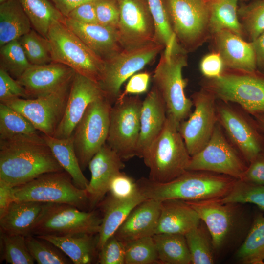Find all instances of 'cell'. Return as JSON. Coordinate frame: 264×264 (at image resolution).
Masks as SVG:
<instances>
[{"mask_svg":"<svg viewBox=\"0 0 264 264\" xmlns=\"http://www.w3.org/2000/svg\"><path fill=\"white\" fill-rule=\"evenodd\" d=\"M0 68L16 80L32 65L18 40L0 47Z\"/></svg>","mask_w":264,"mask_h":264,"instance_id":"cell-42","label":"cell"},{"mask_svg":"<svg viewBox=\"0 0 264 264\" xmlns=\"http://www.w3.org/2000/svg\"><path fill=\"white\" fill-rule=\"evenodd\" d=\"M201 220L197 212L185 201L167 199L161 201L155 234L185 235L198 226Z\"/></svg>","mask_w":264,"mask_h":264,"instance_id":"cell-27","label":"cell"},{"mask_svg":"<svg viewBox=\"0 0 264 264\" xmlns=\"http://www.w3.org/2000/svg\"><path fill=\"white\" fill-rule=\"evenodd\" d=\"M15 201L68 204L90 211L86 190L77 188L65 170L44 174L13 187Z\"/></svg>","mask_w":264,"mask_h":264,"instance_id":"cell-8","label":"cell"},{"mask_svg":"<svg viewBox=\"0 0 264 264\" xmlns=\"http://www.w3.org/2000/svg\"><path fill=\"white\" fill-rule=\"evenodd\" d=\"M215 51L220 55L225 69L252 72L257 70L253 43L233 32L222 30L212 35Z\"/></svg>","mask_w":264,"mask_h":264,"instance_id":"cell-21","label":"cell"},{"mask_svg":"<svg viewBox=\"0 0 264 264\" xmlns=\"http://www.w3.org/2000/svg\"><path fill=\"white\" fill-rule=\"evenodd\" d=\"M155 28V40L165 49L172 48L176 42L162 0H147Z\"/></svg>","mask_w":264,"mask_h":264,"instance_id":"cell-44","label":"cell"},{"mask_svg":"<svg viewBox=\"0 0 264 264\" xmlns=\"http://www.w3.org/2000/svg\"><path fill=\"white\" fill-rule=\"evenodd\" d=\"M153 237L159 262L167 264H192L184 235L161 233L155 234Z\"/></svg>","mask_w":264,"mask_h":264,"instance_id":"cell-33","label":"cell"},{"mask_svg":"<svg viewBox=\"0 0 264 264\" xmlns=\"http://www.w3.org/2000/svg\"><path fill=\"white\" fill-rule=\"evenodd\" d=\"M107 195L97 207L102 213V221L98 233V250L110 237L115 234L132 210L147 199L140 193L134 197L125 200H118Z\"/></svg>","mask_w":264,"mask_h":264,"instance_id":"cell-28","label":"cell"},{"mask_svg":"<svg viewBox=\"0 0 264 264\" xmlns=\"http://www.w3.org/2000/svg\"><path fill=\"white\" fill-rule=\"evenodd\" d=\"M161 201L146 199L130 213L114 234L123 243L155 234Z\"/></svg>","mask_w":264,"mask_h":264,"instance_id":"cell-24","label":"cell"},{"mask_svg":"<svg viewBox=\"0 0 264 264\" xmlns=\"http://www.w3.org/2000/svg\"><path fill=\"white\" fill-rule=\"evenodd\" d=\"M163 49V45L154 41L139 47L123 49L105 61L104 73L99 85L112 105L121 94L123 83L151 63Z\"/></svg>","mask_w":264,"mask_h":264,"instance_id":"cell-13","label":"cell"},{"mask_svg":"<svg viewBox=\"0 0 264 264\" xmlns=\"http://www.w3.org/2000/svg\"><path fill=\"white\" fill-rule=\"evenodd\" d=\"M112 105L105 97L92 102L74 128L72 136L82 171L106 143Z\"/></svg>","mask_w":264,"mask_h":264,"instance_id":"cell-11","label":"cell"},{"mask_svg":"<svg viewBox=\"0 0 264 264\" xmlns=\"http://www.w3.org/2000/svg\"><path fill=\"white\" fill-rule=\"evenodd\" d=\"M120 10L117 32L123 49L156 41L155 28L147 0H116Z\"/></svg>","mask_w":264,"mask_h":264,"instance_id":"cell-17","label":"cell"},{"mask_svg":"<svg viewBox=\"0 0 264 264\" xmlns=\"http://www.w3.org/2000/svg\"><path fill=\"white\" fill-rule=\"evenodd\" d=\"M18 98L27 99L23 88L17 80L0 68V102Z\"/></svg>","mask_w":264,"mask_h":264,"instance_id":"cell-49","label":"cell"},{"mask_svg":"<svg viewBox=\"0 0 264 264\" xmlns=\"http://www.w3.org/2000/svg\"><path fill=\"white\" fill-rule=\"evenodd\" d=\"M187 54L176 41L171 49L164 50L153 76V85L165 102L167 114L179 123L189 117L193 106L185 94L187 80L182 75L187 66Z\"/></svg>","mask_w":264,"mask_h":264,"instance_id":"cell-4","label":"cell"},{"mask_svg":"<svg viewBox=\"0 0 264 264\" xmlns=\"http://www.w3.org/2000/svg\"><path fill=\"white\" fill-rule=\"evenodd\" d=\"M42 134L60 165L72 177L74 185L79 189L86 190L89 181L80 166L72 135L66 138H58Z\"/></svg>","mask_w":264,"mask_h":264,"instance_id":"cell-31","label":"cell"},{"mask_svg":"<svg viewBox=\"0 0 264 264\" xmlns=\"http://www.w3.org/2000/svg\"><path fill=\"white\" fill-rule=\"evenodd\" d=\"M139 193L137 181L120 171L112 178L107 194L115 199L125 200L134 197Z\"/></svg>","mask_w":264,"mask_h":264,"instance_id":"cell-46","label":"cell"},{"mask_svg":"<svg viewBox=\"0 0 264 264\" xmlns=\"http://www.w3.org/2000/svg\"><path fill=\"white\" fill-rule=\"evenodd\" d=\"M66 17L82 23H98L95 1L87 2L77 6Z\"/></svg>","mask_w":264,"mask_h":264,"instance_id":"cell-52","label":"cell"},{"mask_svg":"<svg viewBox=\"0 0 264 264\" xmlns=\"http://www.w3.org/2000/svg\"><path fill=\"white\" fill-rule=\"evenodd\" d=\"M217 199L224 203H252L264 212V185L237 179L228 194Z\"/></svg>","mask_w":264,"mask_h":264,"instance_id":"cell-41","label":"cell"},{"mask_svg":"<svg viewBox=\"0 0 264 264\" xmlns=\"http://www.w3.org/2000/svg\"><path fill=\"white\" fill-rule=\"evenodd\" d=\"M72 81L45 95L1 103L24 115L41 133L53 136L64 114Z\"/></svg>","mask_w":264,"mask_h":264,"instance_id":"cell-15","label":"cell"},{"mask_svg":"<svg viewBox=\"0 0 264 264\" xmlns=\"http://www.w3.org/2000/svg\"><path fill=\"white\" fill-rule=\"evenodd\" d=\"M248 165L218 122L207 144L191 157L187 170L209 171L242 179Z\"/></svg>","mask_w":264,"mask_h":264,"instance_id":"cell-12","label":"cell"},{"mask_svg":"<svg viewBox=\"0 0 264 264\" xmlns=\"http://www.w3.org/2000/svg\"><path fill=\"white\" fill-rule=\"evenodd\" d=\"M102 215L95 209L81 210L64 203H52L33 229L31 235L66 236L98 234Z\"/></svg>","mask_w":264,"mask_h":264,"instance_id":"cell-14","label":"cell"},{"mask_svg":"<svg viewBox=\"0 0 264 264\" xmlns=\"http://www.w3.org/2000/svg\"><path fill=\"white\" fill-rule=\"evenodd\" d=\"M8 0H0V4L4 2H6V1H8Z\"/></svg>","mask_w":264,"mask_h":264,"instance_id":"cell-58","label":"cell"},{"mask_svg":"<svg viewBox=\"0 0 264 264\" xmlns=\"http://www.w3.org/2000/svg\"><path fill=\"white\" fill-rule=\"evenodd\" d=\"M150 75L147 72L133 74L127 83L122 95L140 94L147 91Z\"/></svg>","mask_w":264,"mask_h":264,"instance_id":"cell-53","label":"cell"},{"mask_svg":"<svg viewBox=\"0 0 264 264\" xmlns=\"http://www.w3.org/2000/svg\"><path fill=\"white\" fill-rule=\"evenodd\" d=\"M53 243L74 264H89L97 259L98 234L76 233L66 236H36Z\"/></svg>","mask_w":264,"mask_h":264,"instance_id":"cell-29","label":"cell"},{"mask_svg":"<svg viewBox=\"0 0 264 264\" xmlns=\"http://www.w3.org/2000/svg\"><path fill=\"white\" fill-rule=\"evenodd\" d=\"M142 102L138 95L120 94L110 109L106 144L123 161L137 156Z\"/></svg>","mask_w":264,"mask_h":264,"instance_id":"cell-9","label":"cell"},{"mask_svg":"<svg viewBox=\"0 0 264 264\" xmlns=\"http://www.w3.org/2000/svg\"><path fill=\"white\" fill-rule=\"evenodd\" d=\"M91 173L86 189L90 210L95 209L109 192L113 176L125 167L123 160L106 143L89 161Z\"/></svg>","mask_w":264,"mask_h":264,"instance_id":"cell-20","label":"cell"},{"mask_svg":"<svg viewBox=\"0 0 264 264\" xmlns=\"http://www.w3.org/2000/svg\"><path fill=\"white\" fill-rule=\"evenodd\" d=\"M75 73L70 67L52 62L31 65L17 81L23 88L27 99L45 95L72 81Z\"/></svg>","mask_w":264,"mask_h":264,"instance_id":"cell-19","label":"cell"},{"mask_svg":"<svg viewBox=\"0 0 264 264\" xmlns=\"http://www.w3.org/2000/svg\"><path fill=\"white\" fill-rule=\"evenodd\" d=\"M236 256L243 264H264V216L256 217Z\"/></svg>","mask_w":264,"mask_h":264,"instance_id":"cell-35","label":"cell"},{"mask_svg":"<svg viewBox=\"0 0 264 264\" xmlns=\"http://www.w3.org/2000/svg\"><path fill=\"white\" fill-rule=\"evenodd\" d=\"M125 264H152L159 263L153 236L124 243Z\"/></svg>","mask_w":264,"mask_h":264,"instance_id":"cell-43","label":"cell"},{"mask_svg":"<svg viewBox=\"0 0 264 264\" xmlns=\"http://www.w3.org/2000/svg\"><path fill=\"white\" fill-rule=\"evenodd\" d=\"M240 180L255 184L264 185V151L248 164L242 178Z\"/></svg>","mask_w":264,"mask_h":264,"instance_id":"cell-51","label":"cell"},{"mask_svg":"<svg viewBox=\"0 0 264 264\" xmlns=\"http://www.w3.org/2000/svg\"><path fill=\"white\" fill-rule=\"evenodd\" d=\"M201 88L217 100L238 105L251 115L264 114V74L225 69L219 77L204 78Z\"/></svg>","mask_w":264,"mask_h":264,"instance_id":"cell-5","label":"cell"},{"mask_svg":"<svg viewBox=\"0 0 264 264\" xmlns=\"http://www.w3.org/2000/svg\"><path fill=\"white\" fill-rule=\"evenodd\" d=\"M53 203L33 201H14L0 217V231L30 235L47 209Z\"/></svg>","mask_w":264,"mask_h":264,"instance_id":"cell-26","label":"cell"},{"mask_svg":"<svg viewBox=\"0 0 264 264\" xmlns=\"http://www.w3.org/2000/svg\"><path fill=\"white\" fill-rule=\"evenodd\" d=\"M98 23L117 30L120 10L116 0H98L95 1Z\"/></svg>","mask_w":264,"mask_h":264,"instance_id":"cell-48","label":"cell"},{"mask_svg":"<svg viewBox=\"0 0 264 264\" xmlns=\"http://www.w3.org/2000/svg\"><path fill=\"white\" fill-rule=\"evenodd\" d=\"M176 39L187 53L211 38L209 2L206 0H162Z\"/></svg>","mask_w":264,"mask_h":264,"instance_id":"cell-7","label":"cell"},{"mask_svg":"<svg viewBox=\"0 0 264 264\" xmlns=\"http://www.w3.org/2000/svg\"><path fill=\"white\" fill-rule=\"evenodd\" d=\"M215 0H210V1H215Z\"/></svg>","mask_w":264,"mask_h":264,"instance_id":"cell-60","label":"cell"},{"mask_svg":"<svg viewBox=\"0 0 264 264\" xmlns=\"http://www.w3.org/2000/svg\"><path fill=\"white\" fill-rule=\"evenodd\" d=\"M64 23L105 61L123 49L116 29L98 23H82L67 17H65Z\"/></svg>","mask_w":264,"mask_h":264,"instance_id":"cell-23","label":"cell"},{"mask_svg":"<svg viewBox=\"0 0 264 264\" xmlns=\"http://www.w3.org/2000/svg\"><path fill=\"white\" fill-rule=\"evenodd\" d=\"M167 117L165 102L156 87L153 85L142 102L137 156L142 158L150 146L161 132Z\"/></svg>","mask_w":264,"mask_h":264,"instance_id":"cell-25","label":"cell"},{"mask_svg":"<svg viewBox=\"0 0 264 264\" xmlns=\"http://www.w3.org/2000/svg\"><path fill=\"white\" fill-rule=\"evenodd\" d=\"M40 132L24 115L0 102V139Z\"/></svg>","mask_w":264,"mask_h":264,"instance_id":"cell-36","label":"cell"},{"mask_svg":"<svg viewBox=\"0 0 264 264\" xmlns=\"http://www.w3.org/2000/svg\"><path fill=\"white\" fill-rule=\"evenodd\" d=\"M257 126L264 136V114H258L253 116Z\"/></svg>","mask_w":264,"mask_h":264,"instance_id":"cell-57","label":"cell"},{"mask_svg":"<svg viewBox=\"0 0 264 264\" xmlns=\"http://www.w3.org/2000/svg\"><path fill=\"white\" fill-rule=\"evenodd\" d=\"M199 69L204 78L213 79L220 77L225 68L220 54L214 51L203 57L199 64Z\"/></svg>","mask_w":264,"mask_h":264,"instance_id":"cell-50","label":"cell"},{"mask_svg":"<svg viewBox=\"0 0 264 264\" xmlns=\"http://www.w3.org/2000/svg\"><path fill=\"white\" fill-rule=\"evenodd\" d=\"M238 1L217 0L209 2L211 37L218 31L227 30L243 38L245 35L238 14Z\"/></svg>","mask_w":264,"mask_h":264,"instance_id":"cell-32","label":"cell"},{"mask_svg":"<svg viewBox=\"0 0 264 264\" xmlns=\"http://www.w3.org/2000/svg\"><path fill=\"white\" fill-rule=\"evenodd\" d=\"M125 261L124 244L113 235L99 250L97 262L100 264H125Z\"/></svg>","mask_w":264,"mask_h":264,"instance_id":"cell-47","label":"cell"},{"mask_svg":"<svg viewBox=\"0 0 264 264\" xmlns=\"http://www.w3.org/2000/svg\"><path fill=\"white\" fill-rule=\"evenodd\" d=\"M198 213L208 230L213 247L219 248L225 241L232 228L234 205L216 199L185 201Z\"/></svg>","mask_w":264,"mask_h":264,"instance_id":"cell-22","label":"cell"},{"mask_svg":"<svg viewBox=\"0 0 264 264\" xmlns=\"http://www.w3.org/2000/svg\"><path fill=\"white\" fill-rule=\"evenodd\" d=\"M238 1L240 0V1H248V0H238Z\"/></svg>","mask_w":264,"mask_h":264,"instance_id":"cell-59","label":"cell"},{"mask_svg":"<svg viewBox=\"0 0 264 264\" xmlns=\"http://www.w3.org/2000/svg\"><path fill=\"white\" fill-rule=\"evenodd\" d=\"M31 22L19 0L0 4V46L18 40L32 28Z\"/></svg>","mask_w":264,"mask_h":264,"instance_id":"cell-30","label":"cell"},{"mask_svg":"<svg viewBox=\"0 0 264 264\" xmlns=\"http://www.w3.org/2000/svg\"><path fill=\"white\" fill-rule=\"evenodd\" d=\"M106 97L99 84L75 72L63 118L53 136L66 138L71 136L88 105Z\"/></svg>","mask_w":264,"mask_h":264,"instance_id":"cell-18","label":"cell"},{"mask_svg":"<svg viewBox=\"0 0 264 264\" xmlns=\"http://www.w3.org/2000/svg\"><path fill=\"white\" fill-rule=\"evenodd\" d=\"M28 17L32 28L47 39L49 29L56 22H64L65 17L50 0H19Z\"/></svg>","mask_w":264,"mask_h":264,"instance_id":"cell-34","label":"cell"},{"mask_svg":"<svg viewBox=\"0 0 264 264\" xmlns=\"http://www.w3.org/2000/svg\"><path fill=\"white\" fill-rule=\"evenodd\" d=\"M28 250L38 264H73L70 259L49 241L30 235L25 236Z\"/></svg>","mask_w":264,"mask_h":264,"instance_id":"cell-38","label":"cell"},{"mask_svg":"<svg viewBox=\"0 0 264 264\" xmlns=\"http://www.w3.org/2000/svg\"><path fill=\"white\" fill-rule=\"evenodd\" d=\"M13 187L0 179V217L5 213L11 204L15 201Z\"/></svg>","mask_w":264,"mask_h":264,"instance_id":"cell-54","label":"cell"},{"mask_svg":"<svg viewBox=\"0 0 264 264\" xmlns=\"http://www.w3.org/2000/svg\"><path fill=\"white\" fill-rule=\"evenodd\" d=\"M98 0H50L58 11L66 17L69 13L77 6L89 2Z\"/></svg>","mask_w":264,"mask_h":264,"instance_id":"cell-55","label":"cell"},{"mask_svg":"<svg viewBox=\"0 0 264 264\" xmlns=\"http://www.w3.org/2000/svg\"><path fill=\"white\" fill-rule=\"evenodd\" d=\"M218 122L248 164L264 151V136L252 115L237 104L217 100Z\"/></svg>","mask_w":264,"mask_h":264,"instance_id":"cell-10","label":"cell"},{"mask_svg":"<svg viewBox=\"0 0 264 264\" xmlns=\"http://www.w3.org/2000/svg\"><path fill=\"white\" fill-rule=\"evenodd\" d=\"M191 100L194 111L178 127L191 156L207 144L218 123L217 99L211 93L201 88L192 95Z\"/></svg>","mask_w":264,"mask_h":264,"instance_id":"cell-16","label":"cell"},{"mask_svg":"<svg viewBox=\"0 0 264 264\" xmlns=\"http://www.w3.org/2000/svg\"><path fill=\"white\" fill-rule=\"evenodd\" d=\"M238 14L245 36L253 42L264 31V0H255L238 8Z\"/></svg>","mask_w":264,"mask_h":264,"instance_id":"cell-40","label":"cell"},{"mask_svg":"<svg viewBox=\"0 0 264 264\" xmlns=\"http://www.w3.org/2000/svg\"><path fill=\"white\" fill-rule=\"evenodd\" d=\"M252 43L256 53L257 70L264 74V31Z\"/></svg>","mask_w":264,"mask_h":264,"instance_id":"cell-56","label":"cell"},{"mask_svg":"<svg viewBox=\"0 0 264 264\" xmlns=\"http://www.w3.org/2000/svg\"><path fill=\"white\" fill-rule=\"evenodd\" d=\"M179 124L167 114L163 130L142 158L152 181L166 182L187 170L191 156L179 132Z\"/></svg>","mask_w":264,"mask_h":264,"instance_id":"cell-3","label":"cell"},{"mask_svg":"<svg viewBox=\"0 0 264 264\" xmlns=\"http://www.w3.org/2000/svg\"><path fill=\"white\" fill-rule=\"evenodd\" d=\"M63 170L41 132L0 139V179L14 187Z\"/></svg>","mask_w":264,"mask_h":264,"instance_id":"cell-1","label":"cell"},{"mask_svg":"<svg viewBox=\"0 0 264 264\" xmlns=\"http://www.w3.org/2000/svg\"><path fill=\"white\" fill-rule=\"evenodd\" d=\"M200 224L184 236L191 255L192 264H212L214 263L211 242Z\"/></svg>","mask_w":264,"mask_h":264,"instance_id":"cell-45","label":"cell"},{"mask_svg":"<svg viewBox=\"0 0 264 264\" xmlns=\"http://www.w3.org/2000/svg\"><path fill=\"white\" fill-rule=\"evenodd\" d=\"M0 258L10 264H33L35 260L27 247L25 236L0 231Z\"/></svg>","mask_w":264,"mask_h":264,"instance_id":"cell-37","label":"cell"},{"mask_svg":"<svg viewBox=\"0 0 264 264\" xmlns=\"http://www.w3.org/2000/svg\"><path fill=\"white\" fill-rule=\"evenodd\" d=\"M32 65H41L52 62L48 40L32 28L18 39Z\"/></svg>","mask_w":264,"mask_h":264,"instance_id":"cell-39","label":"cell"},{"mask_svg":"<svg viewBox=\"0 0 264 264\" xmlns=\"http://www.w3.org/2000/svg\"><path fill=\"white\" fill-rule=\"evenodd\" d=\"M52 62L67 66L75 72L99 84L105 61L91 50L64 23L56 22L48 34Z\"/></svg>","mask_w":264,"mask_h":264,"instance_id":"cell-6","label":"cell"},{"mask_svg":"<svg viewBox=\"0 0 264 264\" xmlns=\"http://www.w3.org/2000/svg\"><path fill=\"white\" fill-rule=\"evenodd\" d=\"M237 179L206 171L186 170L176 178L163 183L141 177L137 180L140 193L147 199L202 200L222 198Z\"/></svg>","mask_w":264,"mask_h":264,"instance_id":"cell-2","label":"cell"},{"mask_svg":"<svg viewBox=\"0 0 264 264\" xmlns=\"http://www.w3.org/2000/svg\"><path fill=\"white\" fill-rule=\"evenodd\" d=\"M206 0L207 1H209V2L210 1V0Z\"/></svg>","mask_w":264,"mask_h":264,"instance_id":"cell-61","label":"cell"}]
</instances>
